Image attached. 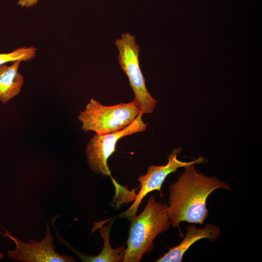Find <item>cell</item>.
I'll return each instance as SVG.
<instances>
[{
  "label": "cell",
  "mask_w": 262,
  "mask_h": 262,
  "mask_svg": "<svg viewBox=\"0 0 262 262\" xmlns=\"http://www.w3.org/2000/svg\"><path fill=\"white\" fill-rule=\"evenodd\" d=\"M194 165L184 167L169 187L167 212L173 227H179L181 222L202 225L208 215V196L217 189L231 190L226 182L197 172Z\"/></svg>",
  "instance_id": "cell-1"
},
{
  "label": "cell",
  "mask_w": 262,
  "mask_h": 262,
  "mask_svg": "<svg viewBox=\"0 0 262 262\" xmlns=\"http://www.w3.org/2000/svg\"><path fill=\"white\" fill-rule=\"evenodd\" d=\"M167 207V204L158 202L150 196L142 212L130 218L123 262H139L144 254L154 249L155 238L171 225Z\"/></svg>",
  "instance_id": "cell-2"
},
{
  "label": "cell",
  "mask_w": 262,
  "mask_h": 262,
  "mask_svg": "<svg viewBox=\"0 0 262 262\" xmlns=\"http://www.w3.org/2000/svg\"><path fill=\"white\" fill-rule=\"evenodd\" d=\"M140 112L134 100L105 106L92 98L80 113L78 120L82 123L83 131H93L97 134H104L124 129L135 120Z\"/></svg>",
  "instance_id": "cell-3"
},
{
  "label": "cell",
  "mask_w": 262,
  "mask_h": 262,
  "mask_svg": "<svg viewBox=\"0 0 262 262\" xmlns=\"http://www.w3.org/2000/svg\"><path fill=\"white\" fill-rule=\"evenodd\" d=\"M121 38L115 40L118 50V59L122 70L127 75L134 94V100L141 112L151 114L154 110L157 101L147 91L145 79L140 66V46L135 41L136 36L129 33H122Z\"/></svg>",
  "instance_id": "cell-4"
},
{
  "label": "cell",
  "mask_w": 262,
  "mask_h": 262,
  "mask_svg": "<svg viewBox=\"0 0 262 262\" xmlns=\"http://www.w3.org/2000/svg\"><path fill=\"white\" fill-rule=\"evenodd\" d=\"M140 112L135 120L124 129L116 132L104 134H95L87 144L86 154L91 170L103 177L110 176L107 161L115 151L117 141L127 136L144 131L147 124L142 119Z\"/></svg>",
  "instance_id": "cell-5"
},
{
  "label": "cell",
  "mask_w": 262,
  "mask_h": 262,
  "mask_svg": "<svg viewBox=\"0 0 262 262\" xmlns=\"http://www.w3.org/2000/svg\"><path fill=\"white\" fill-rule=\"evenodd\" d=\"M4 232L1 234L11 239L16 248L8 250V258L23 262H74L76 260L68 255L58 253L55 250L53 237L51 233L49 223H46L45 237L39 242L31 239L27 243L13 236L6 229L1 226Z\"/></svg>",
  "instance_id": "cell-6"
},
{
  "label": "cell",
  "mask_w": 262,
  "mask_h": 262,
  "mask_svg": "<svg viewBox=\"0 0 262 262\" xmlns=\"http://www.w3.org/2000/svg\"><path fill=\"white\" fill-rule=\"evenodd\" d=\"M181 149L180 147H177L173 150L168 156V163L165 165H150L147 173L139 177L138 180L140 183V190L132 206L121 213L122 217L130 218L135 215L141 201L148 193L154 190L161 192L163 182L168 175L175 172L180 168L204 162L205 159L202 157L190 162L180 161L177 158V156Z\"/></svg>",
  "instance_id": "cell-7"
},
{
  "label": "cell",
  "mask_w": 262,
  "mask_h": 262,
  "mask_svg": "<svg viewBox=\"0 0 262 262\" xmlns=\"http://www.w3.org/2000/svg\"><path fill=\"white\" fill-rule=\"evenodd\" d=\"M220 235V228L217 225L207 224L202 229H198L194 225L187 227L185 237L178 246L170 248L162 257L155 261L156 262H181L184 253L190 246L201 239H207L213 242Z\"/></svg>",
  "instance_id": "cell-8"
},
{
  "label": "cell",
  "mask_w": 262,
  "mask_h": 262,
  "mask_svg": "<svg viewBox=\"0 0 262 262\" xmlns=\"http://www.w3.org/2000/svg\"><path fill=\"white\" fill-rule=\"evenodd\" d=\"M115 218H111L108 224L102 226L100 222L94 224L93 230L98 229L99 235L104 241L103 249L98 255L90 256L82 253L73 247L62 237L58 240L60 244H63L68 249L74 252L82 262H121L124 259L126 248L125 246L113 248L110 243V232Z\"/></svg>",
  "instance_id": "cell-9"
},
{
  "label": "cell",
  "mask_w": 262,
  "mask_h": 262,
  "mask_svg": "<svg viewBox=\"0 0 262 262\" xmlns=\"http://www.w3.org/2000/svg\"><path fill=\"white\" fill-rule=\"evenodd\" d=\"M20 63L0 66V101L3 104L17 96L24 84L23 76L18 71Z\"/></svg>",
  "instance_id": "cell-10"
},
{
  "label": "cell",
  "mask_w": 262,
  "mask_h": 262,
  "mask_svg": "<svg viewBox=\"0 0 262 262\" xmlns=\"http://www.w3.org/2000/svg\"><path fill=\"white\" fill-rule=\"evenodd\" d=\"M36 51L35 47L30 46L20 47L8 53H0V66L17 61H30L36 56Z\"/></svg>",
  "instance_id": "cell-11"
},
{
  "label": "cell",
  "mask_w": 262,
  "mask_h": 262,
  "mask_svg": "<svg viewBox=\"0 0 262 262\" xmlns=\"http://www.w3.org/2000/svg\"><path fill=\"white\" fill-rule=\"evenodd\" d=\"M38 0H18L17 4L21 7H30L36 4Z\"/></svg>",
  "instance_id": "cell-12"
},
{
  "label": "cell",
  "mask_w": 262,
  "mask_h": 262,
  "mask_svg": "<svg viewBox=\"0 0 262 262\" xmlns=\"http://www.w3.org/2000/svg\"><path fill=\"white\" fill-rule=\"evenodd\" d=\"M4 255L3 253L0 252V260L2 258H3L4 257Z\"/></svg>",
  "instance_id": "cell-13"
}]
</instances>
